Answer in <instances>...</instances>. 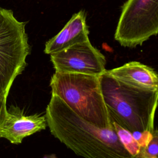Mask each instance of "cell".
Returning a JSON list of instances; mask_svg holds the SVG:
<instances>
[{
  "instance_id": "cell-1",
  "label": "cell",
  "mask_w": 158,
  "mask_h": 158,
  "mask_svg": "<svg viewBox=\"0 0 158 158\" xmlns=\"http://www.w3.org/2000/svg\"><path fill=\"white\" fill-rule=\"evenodd\" d=\"M51 134L84 158H136L114 129L99 128L74 112L59 97L52 94L46 109Z\"/></svg>"
},
{
  "instance_id": "cell-11",
  "label": "cell",
  "mask_w": 158,
  "mask_h": 158,
  "mask_svg": "<svg viewBox=\"0 0 158 158\" xmlns=\"http://www.w3.org/2000/svg\"><path fill=\"white\" fill-rule=\"evenodd\" d=\"M6 99L7 98L0 96V129L2 125L7 111Z\"/></svg>"
},
{
  "instance_id": "cell-8",
  "label": "cell",
  "mask_w": 158,
  "mask_h": 158,
  "mask_svg": "<svg viewBox=\"0 0 158 158\" xmlns=\"http://www.w3.org/2000/svg\"><path fill=\"white\" fill-rule=\"evenodd\" d=\"M106 72L118 81L130 87L146 91L158 90V73L151 67L131 61Z\"/></svg>"
},
{
  "instance_id": "cell-5",
  "label": "cell",
  "mask_w": 158,
  "mask_h": 158,
  "mask_svg": "<svg viewBox=\"0 0 158 158\" xmlns=\"http://www.w3.org/2000/svg\"><path fill=\"white\" fill-rule=\"evenodd\" d=\"M158 34V0H128L122 6L114 38L124 47L141 45Z\"/></svg>"
},
{
  "instance_id": "cell-4",
  "label": "cell",
  "mask_w": 158,
  "mask_h": 158,
  "mask_svg": "<svg viewBox=\"0 0 158 158\" xmlns=\"http://www.w3.org/2000/svg\"><path fill=\"white\" fill-rule=\"evenodd\" d=\"M25 25L17 20L11 10L0 7V96L5 98L25 69L30 52Z\"/></svg>"
},
{
  "instance_id": "cell-2",
  "label": "cell",
  "mask_w": 158,
  "mask_h": 158,
  "mask_svg": "<svg viewBox=\"0 0 158 158\" xmlns=\"http://www.w3.org/2000/svg\"><path fill=\"white\" fill-rule=\"evenodd\" d=\"M99 79L111 121L130 133L143 147L154 130L158 90L146 91L130 87L113 78L106 70L99 76Z\"/></svg>"
},
{
  "instance_id": "cell-10",
  "label": "cell",
  "mask_w": 158,
  "mask_h": 158,
  "mask_svg": "<svg viewBox=\"0 0 158 158\" xmlns=\"http://www.w3.org/2000/svg\"><path fill=\"white\" fill-rule=\"evenodd\" d=\"M138 158H158V129H154L148 142L141 148Z\"/></svg>"
},
{
  "instance_id": "cell-7",
  "label": "cell",
  "mask_w": 158,
  "mask_h": 158,
  "mask_svg": "<svg viewBox=\"0 0 158 158\" xmlns=\"http://www.w3.org/2000/svg\"><path fill=\"white\" fill-rule=\"evenodd\" d=\"M46 126L45 116L39 114L26 115L20 108L12 107L6 111L0 129V138H4L12 144H20L24 138L45 130Z\"/></svg>"
},
{
  "instance_id": "cell-9",
  "label": "cell",
  "mask_w": 158,
  "mask_h": 158,
  "mask_svg": "<svg viewBox=\"0 0 158 158\" xmlns=\"http://www.w3.org/2000/svg\"><path fill=\"white\" fill-rule=\"evenodd\" d=\"M86 14L80 10L74 14L64 27L46 43L44 52L47 54L61 51L75 44L89 40Z\"/></svg>"
},
{
  "instance_id": "cell-3",
  "label": "cell",
  "mask_w": 158,
  "mask_h": 158,
  "mask_svg": "<svg viewBox=\"0 0 158 158\" xmlns=\"http://www.w3.org/2000/svg\"><path fill=\"white\" fill-rule=\"evenodd\" d=\"M99 76L55 72L50 82L51 93L90 123L101 128L112 129Z\"/></svg>"
},
{
  "instance_id": "cell-6",
  "label": "cell",
  "mask_w": 158,
  "mask_h": 158,
  "mask_svg": "<svg viewBox=\"0 0 158 158\" xmlns=\"http://www.w3.org/2000/svg\"><path fill=\"white\" fill-rule=\"evenodd\" d=\"M55 71L99 76L106 70L104 56L89 40L50 54Z\"/></svg>"
},
{
  "instance_id": "cell-12",
  "label": "cell",
  "mask_w": 158,
  "mask_h": 158,
  "mask_svg": "<svg viewBox=\"0 0 158 158\" xmlns=\"http://www.w3.org/2000/svg\"><path fill=\"white\" fill-rule=\"evenodd\" d=\"M44 158H56L55 156L52 155V156H46V157H44Z\"/></svg>"
}]
</instances>
